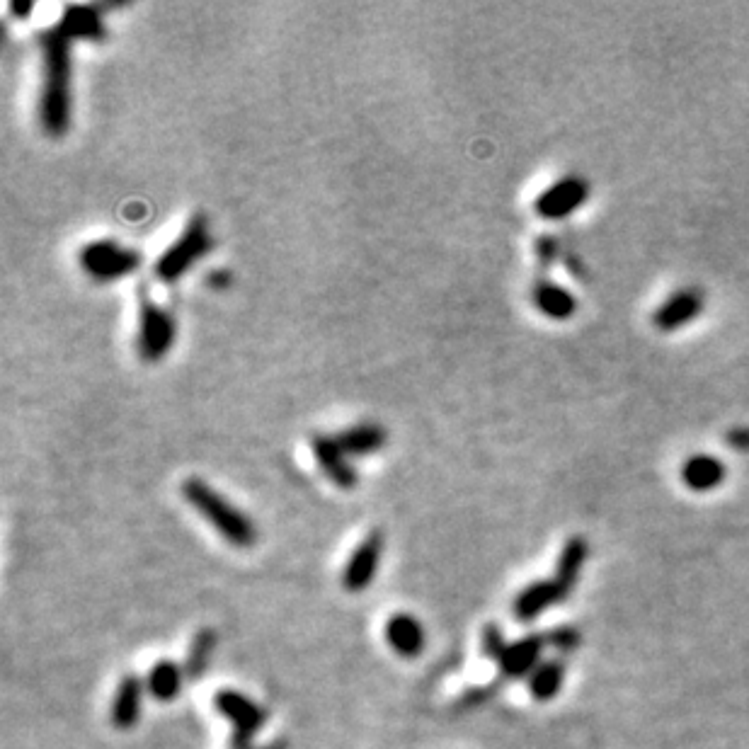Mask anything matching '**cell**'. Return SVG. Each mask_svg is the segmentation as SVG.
<instances>
[{
  "label": "cell",
  "instance_id": "9",
  "mask_svg": "<svg viewBox=\"0 0 749 749\" xmlns=\"http://www.w3.org/2000/svg\"><path fill=\"white\" fill-rule=\"evenodd\" d=\"M703 306H706V296L701 289L684 287L677 289L670 299H665L657 306L653 313V325L662 333H674V330L684 328L691 320L701 316Z\"/></svg>",
  "mask_w": 749,
  "mask_h": 749
},
{
  "label": "cell",
  "instance_id": "4",
  "mask_svg": "<svg viewBox=\"0 0 749 749\" xmlns=\"http://www.w3.org/2000/svg\"><path fill=\"white\" fill-rule=\"evenodd\" d=\"M80 267L90 279L100 284L117 282V279L129 277L141 267L144 257L139 250L124 248L117 240H93V243L83 245L78 253Z\"/></svg>",
  "mask_w": 749,
  "mask_h": 749
},
{
  "label": "cell",
  "instance_id": "2",
  "mask_svg": "<svg viewBox=\"0 0 749 749\" xmlns=\"http://www.w3.org/2000/svg\"><path fill=\"white\" fill-rule=\"evenodd\" d=\"M182 497L192 505V510L202 514L207 522L219 531L224 539L236 548H250L257 541L255 524L245 517L238 507H233L224 495L202 478H187L182 483Z\"/></svg>",
  "mask_w": 749,
  "mask_h": 749
},
{
  "label": "cell",
  "instance_id": "22",
  "mask_svg": "<svg viewBox=\"0 0 749 749\" xmlns=\"http://www.w3.org/2000/svg\"><path fill=\"white\" fill-rule=\"evenodd\" d=\"M560 257V243L556 236H541L536 240V260H539V267L543 272L551 270L553 265L558 262Z\"/></svg>",
  "mask_w": 749,
  "mask_h": 749
},
{
  "label": "cell",
  "instance_id": "15",
  "mask_svg": "<svg viewBox=\"0 0 749 749\" xmlns=\"http://www.w3.org/2000/svg\"><path fill=\"white\" fill-rule=\"evenodd\" d=\"M546 640L548 638L529 636L507 645V648L502 650V655L497 657V665H500L502 674H505V677H524L526 672L536 670V662H539Z\"/></svg>",
  "mask_w": 749,
  "mask_h": 749
},
{
  "label": "cell",
  "instance_id": "23",
  "mask_svg": "<svg viewBox=\"0 0 749 749\" xmlns=\"http://www.w3.org/2000/svg\"><path fill=\"white\" fill-rule=\"evenodd\" d=\"M505 648H507V643H505V638H502L500 628L493 626V623L485 626L483 628V653L488 657H493V660L497 662V657L502 655V650Z\"/></svg>",
  "mask_w": 749,
  "mask_h": 749
},
{
  "label": "cell",
  "instance_id": "20",
  "mask_svg": "<svg viewBox=\"0 0 749 749\" xmlns=\"http://www.w3.org/2000/svg\"><path fill=\"white\" fill-rule=\"evenodd\" d=\"M216 631L214 628H202V631L194 633L190 648H187L185 662H182V670H185L187 679H199L207 672L211 653L216 648Z\"/></svg>",
  "mask_w": 749,
  "mask_h": 749
},
{
  "label": "cell",
  "instance_id": "18",
  "mask_svg": "<svg viewBox=\"0 0 749 749\" xmlns=\"http://www.w3.org/2000/svg\"><path fill=\"white\" fill-rule=\"evenodd\" d=\"M185 679L187 674L182 670V665H177L173 660H160L151 667V672H148L146 691L156 701L170 703L180 696Z\"/></svg>",
  "mask_w": 749,
  "mask_h": 749
},
{
  "label": "cell",
  "instance_id": "7",
  "mask_svg": "<svg viewBox=\"0 0 749 749\" xmlns=\"http://www.w3.org/2000/svg\"><path fill=\"white\" fill-rule=\"evenodd\" d=\"M587 199H590V182L580 175H568L539 194L534 211L546 221H563L575 214Z\"/></svg>",
  "mask_w": 749,
  "mask_h": 749
},
{
  "label": "cell",
  "instance_id": "25",
  "mask_svg": "<svg viewBox=\"0 0 749 749\" xmlns=\"http://www.w3.org/2000/svg\"><path fill=\"white\" fill-rule=\"evenodd\" d=\"M207 282L214 284L216 289H224V287H228V284H231V274H228L226 270H219V272L211 274Z\"/></svg>",
  "mask_w": 749,
  "mask_h": 749
},
{
  "label": "cell",
  "instance_id": "3",
  "mask_svg": "<svg viewBox=\"0 0 749 749\" xmlns=\"http://www.w3.org/2000/svg\"><path fill=\"white\" fill-rule=\"evenodd\" d=\"M209 250H211L209 224L202 214H197V216H192L190 224L185 226L182 236L158 257L153 272H156V277L160 279V282L173 284L177 282V279L185 277V274L190 272V267L197 265V262L202 260Z\"/></svg>",
  "mask_w": 749,
  "mask_h": 749
},
{
  "label": "cell",
  "instance_id": "24",
  "mask_svg": "<svg viewBox=\"0 0 749 749\" xmlns=\"http://www.w3.org/2000/svg\"><path fill=\"white\" fill-rule=\"evenodd\" d=\"M728 442H730V447H735L740 451H749V427H735V430H730Z\"/></svg>",
  "mask_w": 749,
  "mask_h": 749
},
{
  "label": "cell",
  "instance_id": "5",
  "mask_svg": "<svg viewBox=\"0 0 749 749\" xmlns=\"http://www.w3.org/2000/svg\"><path fill=\"white\" fill-rule=\"evenodd\" d=\"M177 325L168 308L141 296L139 303V337H136V350L144 362H160L175 345Z\"/></svg>",
  "mask_w": 749,
  "mask_h": 749
},
{
  "label": "cell",
  "instance_id": "11",
  "mask_svg": "<svg viewBox=\"0 0 749 749\" xmlns=\"http://www.w3.org/2000/svg\"><path fill=\"white\" fill-rule=\"evenodd\" d=\"M144 691L146 679H141L139 674H124V677L119 679L110 708L114 728L129 730L139 723L141 706H144Z\"/></svg>",
  "mask_w": 749,
  "mask_h": 749
},
{
  "label": "cell",
  "instance_id": "12",
  "mask_svg": "<svg viewBox=\"0 0 749 749\" xmlns=\"http://www.w3.org/2000/svg\"><path fill=\"white\" fill-rule=\"evenodd\" d=\"M68 42L85 39V42H102L107 37L105 20H102V5H66L59 25H56Z\"/></svg>",
  "mask_w": 749,
  "mask_h": 749
},
{
  "label": "cell",
  "instance_id": "1",
  "mask_svg": "<svg viewBox=\"0 0 749 749\" xmlns=\"http://www.w3.org/2000/svg\"><path fill=\"white\" fill-rule=\"evenodd\" d=\"M39 47L44 54L39 122L49 136H64L71 124V42L54 27L42 32Z\"/></svg>",
  "mask_w": 749,
  "mask_h": 749
},
{
  "label": "cell",
  "instance_id": "10",
  "mask_svg": "<svg viewBox=\"0 0 749 749\" xmlns=\"http://www.w3.org/2000/svg\"><path fill=\"white\" fill-rule=\"evenodd\" d=\"M311 449H313V456H316L320 471L333 480L337 488H342V490L357 488L359 476L350 463L347 451L340 447V442H337V437H330V434H313Z\"/></svg>",
  "mask_w": 749,
  "mask_h": 749
},
{
  "label": "cell",
  "instance_id": "21",
  "mask_svg": "<svg viewBox=\"0 0 749 749\" xmlns=\"http://www.w3.org/2000/svg\"><path fill=\"white\" fill-rule=\"evenodd\" d=\"M563 674H565V667L560 665V662L556 660L543 662V665L536 667L529 679L531 694H534L539 701L553 699V696L560 691V686H563Z\"/></svg>",
  "mask_w": 749,
  "mask_h": 749
},
{
  "label": "cell",
  "instance_id": "17",
  "mask_svg": "<svg viewBox=\"0 0 749 749\" xmlns=\"http://www.w3.org/2000/svg\"><path fill=\"white\" fill-rule=\"evenodd\" d=\"M565 597V590L558 585L556 580H539L534 585H529L526 590L519 592L517 602H514V616L519 621H531L546 611L548 606L560 602Z\"/></svg>",
  "mask_w": 749,
  "mask_h": 749
},
{
  "label": "cell",
  "instance_id": "6",
  "mask_svg": "<svg viewBox=\"0 0 749 749\" xmlns=\"http://www.w3.org/2000/svg\"><path fill=\"white\" fill-rule=\"evenodd\" d=\"M214 706L233 728L231 749H253L255 735L260 733L267 720L265 708L233 689H221L214 696Z\"/></svg>",
  "mask_w": 749,
  "mask_h": 749
},
{
  "label": "cell",
  "instance_id": "27",
  "mask_svg": "<svg viewBox=\"0 0 749 749\" xmlns=\"http://www.w3.org/2000/svg\"><path fill=\"white\" fill-rule=\"evenodd\" d=\"M260 749H289V742L287 740H274V742H270V745H265Z\"/></svg>",
  "mask_w": 749,
  "mask_h": 749
},
{
  "label": "cell",
  "instance_id": "14",
  "mask_svg": "<svg viewBox=\"0 0 749 749\" xmlns=\"http://www.w3.org/2000/svg\"><path fill=\"white\" fill-rule=\"evenodd\" d=\"M531 299H534L536 308H539L543 316L551 320H570L577 311L575 296L548 277H541L534 284Z\"/></svg>",
  "mask_w": 749,
  "mask_h": 749
},
{
  "label": "cell",
  "instance_id": "16",
  "mask_svg": "<svg viewBox=\"0 0 749 749\" xmlns=\"http://www.w3.org/2000/svg\"><path fill=\"white\" fill-rule=\"evenodd\" d=\"M682 480L694 493H708L716 490L725 480V463L711 454H696L684 461Z\"/></svg>",
  "mask_w": 749,
  "mask_h": 749
},
{
  "label": "cell",
  "instance_id": "13",
  "mask_svg": "<svg viewBox=\"0 0 749 749\" xmlns=\"http://www.w3.org/2000/svg\"><path fill=\"white\" fill-rule=\"evenodd\" d=\"M383 633H386L388 645L400 657H417L425 650V628H422V623L413 614H405V611L393 614L386 621Z\"/></svg>",
  "mask_w": 749,
  "mask_h": 749
},
{
  "label": "cell",
  "instance_id": "19",
  "mask_svg": "<svg viewBox=\"0 0 749 749\" xmlns=\"http://www.w3.org/2000/svg\"><path fill=\"white\" fill-rule=\"evenodd\" d=\"M340 447L347 451V456H369L381 451L386 444V430L376 422H359V425L347 427L340 434H335Z\"/></svg>",
  "mask_w": 749,
  "mask_h": 749
},
{
  "label": "cell",
  "instance_id": "8",
  "mask_svg": "<svg viewBox=\"0 0 749 749\" xmlns=\"http://www.w3.org/2000/svg\"><path fill=\"white\" fill-rule=\"evenodd\" d=\"M383 553V534L381 531H371L364 536V541L354 548V553L347 560L345 570H342V587L347 592H364L374 582L376 570H379Z\"/></svg>",
  "mask_w": 749,
  "mask_h": 749
},
{
  "label": "cell",
  "instance_id": "26",
  "mask_svg": "<svg viewBox=\"0 0 749 749\" xmlns=\"http://www.w3.org/2000/svg\"><path fill=\"white\" fill-rule=\"evenodd\" d=\"M32 10H34V3H17V0L10 3V13H13L15 17H20V20H25Z\"/></svg>",
  "mask_w": 749,
  "mask_h": 749
}]
</instances>
